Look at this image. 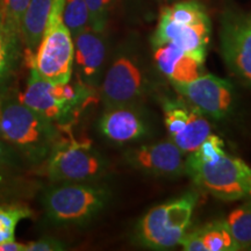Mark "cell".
I'll list each match as a JSON object with an SVG mask.
<instances>
[{"label":"cell","mask_w":251,"mask_h":251,"mask_svg":"<svg viewBox=\"0 0 251 251\" xmlns=\"http://www.w3.org/2000/svg\"><path fill=\"white\" fill-rule=\"evenodd\" d=\"M25 166L27 164L20 153L0 136V170L23 175Z\"/></svg>","instance_id":"4316f807"},{"label":"cell","mask_w":251,"mask_h":251,"mask_svg":"<svg viewBox=\"0 0 251 251\" xmlns=\"http://www.w3.org/2000/svg\"><path fill=\"white\" fill-rule=\"evenodd\" d=\"M240 250L251 247V199L235 208L226 219Z\"/></svg>","instance_id":"603a6c76"},{"label":"cell","mask_w":251,"mask_h":251,"mask_svg":"<svg viewBox=\"0 0 251 251\" xmlns=\"http://www.w3.org/2000/svg\"><path fill=\"white\" fill-rule=\"evenodd\" d=\"M172 86L207 118L222 120L234 109V85L221 77L206 72L192 81L172 84Z\"/></svg>","instance_id":"8fae6325"},{"label":"cell","mask_w":251,"mask_h":251,"mask_svg":"<svg viewBox=\"0 0 251 251\" xmlns=\"http://www.w3.org/2000/svg\"><path fill=\"white\" fill-rule=\"evenodd\" d=\"M31 216L33 211L23 201L0 202V243L15 240L19 224Z\"/></svg>","instance_id":"44dd1931"},{"label":"cell","mask_w":251,"mask_h":251,"mask_svg":"<svg viewBox=\"0 0 251 251\" xmlns=\"http://www.w3.org/2000/svg\"><path fill=\"white\" fill-rule=\"evenodd\" d=\"M163 118L169 140L190 155L212 134V126L206 115L186 99L166 98L162 102Z\"/></svg>","instance_id":"30bf717a"},{"label":"cell","mask_w":251,"mask_h":251,"mask_svg":"<svg viewBox=\"0 0 251 251\" xmlns=\"http://www.w3.org/2000/svg\"><path fill=\"white\" fill-rule=\"evenodd\" d=\"M197 200L196 193H186L150 209L136 226L140 244L153 250L178 246L190 227Z\"/></svg>","instance_id":"52a82bcc"},{"label":"cell","mask_w":251,"mask_h":251,"mask_svg":"<svg viewBox=\"0 0 251 251\" xmlns=\"http://www.w3.org/2000/svg\"><path fill=\"white\" fill-rule=\"evenodd\" d=\"M62 128L20 101L19 97L0 94V136L20 153L27 166H42Z\"/></svg>","instance_id":"6da1fadb"},{"label":"cell","mask_w":251,"mask_h":251,"mask_svg":"<svg viewBox=\"0 0 251 251\" xmlns=\"http://www.w3.org/2000/svg\"><path fill=\"white\" fill-rule=\"evenodd\" d=\"M67 246L58 238L52 236L41 237L36 241L26 243V251H63Z\"/></svg>","instance_id":"83f0119b"},{"label":"cell","mask_w":251,"mask_h":251,"mask_svg":"<svg viewBox=\"0 0 251 251\" xmlns=\"http://www.w3.org/2000/svg\"><path fill=\"white\" fill-rule=\"evenodd\" d=\"M153 61L171 84L188 83L206 74L205 61L190 55L174 43L156 47Z\"/></svg>","instance_id":"2e32d148"},{"label":"cell","mask_w":251,"mask_h":251,"mask_svg":"<svg viewBox=\"0 0 251 251\" xmlns=\"http://www.w3.org/2000/svg\"><path fill=\"white\" fill-rule=\"evenodd\" d=\"M63 20L72 37L90 27V15L85 0H64Z\"/></svg>","instance_id":"cb8c5ba5"},{"label":"cell","mask_w":251,"mask_h":251,"mask_svg":"<svg viewBox=\"0 0 251 251\" xmlns=\"http://www.w3.org/2000/svg\"><path fill=\"white\" fill-rule=\"evenodd\" d=\"M92 90L78 79L52 83L41 76L35 68L29 67V76L19 99L43 118L65 128L92 99Z\"/></svg>","instance_id":"7a4b0ae2"},{"label":"cell","mask_w":251,"mask_h":251,"mask_svg":"<svg viewBox=\"0 0 251 251\" xmlns=\"http://www.w3.org/2000/svg\"><path fill=\"white\" fill-rule=\"evenodd\" d=\"M220 47L231 74L251 87V12L225 9L220 20Z\"/></svg>","instance_id":"9c48e42d"},{"label":"cell","mask_w":251,"mask_h":251,"mask_svg":"<svg viewBox=\"0 0 251 251\" xmlns=\"http://www.w3.org/2000/svg\"><path fill=\"white\" fill-rule=\"evenodd\" d=\"M149 119L140 103L105 107L99 120V130L109 142L124 146L149 136Z\"/></svg>","instance_id":"4fadbf2b"},{"label":"cell","mask_w":251,"mask_h":251,"mask_svg":"<svg viewBox=\"0 0 251 251\" xmlns=\"http://www.w3.org/2000/svg\"><path fill=\"white\" fill-rule=\"evenodd\" d=\"M90 15V27L105 33L114 0H85Z\"/></svg>","instance_id":"484cf974"},{"label":"cell","mask_w":251,"mask_h":251,"mask_svg":"<svg viewBox=\"0 0 251 251\" xmlns=\"http://www.w3.org/2000/svg\"><path fill=\"white\" fill-rule=\"evenodd\" d=\"M0 251H26V243L18 242L15 240H9L0 243Z\"/></svg>","instance_id":"f1b7e54d"},{"label":"cell","mask_w":251,"mask_h":251,"mask_svg":"<svg viewBox=\"0 0 251 251\" xmlns=\"http://www.w3.org/2000/svg\"><path fill=\"white\" fill-rule=\"evenodd\" d=\"M211 34V23L199 25L178 24L159 15L158 24L151 36V45L156 48L165 43H174L190 55L205 61Z\"/></svg>","instance_id":"9a60e30c"},{"label":"cell","mask_w":251,"mask_h":251,"mask_svg":"<svg viewBox=\"0 0 251 251\" xmlns=\"http://www.w3.org/2000/svg\"><path fill=\"white\" fill-rule=\"evenodd\" d=\"M42 166L52 184L80 183L98 181L105 177L108 162L90 141L63 136Z\"/></svg>","instance_id":"8992f818"},{"label":"cell","mask_w":251,"mask_h":251,"mask_svg":"<svg viewBox=\"0 0 251 251\" xmlns=\"http://www.w3.org/2000/svg\"><path fill=\"white\" fill-rule=\"evenodd\" d=\"M159 15L178 24L199 25L211 23L205 5L198 0H181L175 2L163 8Z\"/></svg>","instance_id":"ffe728a7"},{"label":"cell","mask_w":251,"mask_h":251,"mask_svg":"<svg viewBox=\"0 0 251 251\" xmlns=\"http://www.w3.org/2000/svg\"><path fill=\"white\" fill-rule=\"evenodd\" d=\"M107 185L99 181L56 183L45 190L41 205L54 225H85L98 216L111 200Z\"/></svg>","instance_id":"3957f363"},{"label":"cell","mask_w":251,"mask_h":251,"mask_svg":"<svg viewBox=\"0 0 251 251\" xmlns=\"http://www.w3.org/2000/svg\"><path fill=\"white\" fill-rule=\"evenodd\" d=\"M37 185L24 175L0 170V202L23 201L33 196Z\"/></svg>","instance_id":"7402d4cb"},{"label":"cell","mask_w":251,"mask_h":251,"mask_svg":"<svg viewBox=\"0 0 251 251\" xmlns=\"http://www.w3.org/2000/svg\"><path fill=\"white\" fill-rule=\"evenodd\" d=\"M186 175L200 190L222 201L251 199V168L226 151L211 159L187 155Z\"/></svg>","instance_id":"277c9868"},{"label":"cell","mask_w":251,"mask_h":251,"mask_svg":"<svg viewBox=\"0 0 251 251\" xmlns=\"http://www.w3.org/2000/svg\"><path fill=\"white\" fill-rule=\"evenodd\" d=\"M20 39L5 27L0 18V94L4 93L6 84L17 65L20 56Z\"/></svg>","instance_id":"d6986e66"},{"label":"cell","mask_w":251,"mask_h":251,"mask_svg":"<svg viewBox=\"0 0 251 251\" xmlns=\"http://www.w3.org/2000/svg\"><path fill=\"white\" fill-rule=\"evenodd\" d=\"M184 153L171 140L144 144L125 151V161L131 168L155 177L175 178L186 174Z\"/></svg>","instance_id":"7c38bea8"},{"label":"cell","mask_w":251,"mask_h":251,"mask_svg":"<svg viewBox=\"0 0 251 251\" xmlns=\"http://www.w3.org/2000/svg\"><path fill=\"white\" fill-rule=\"evenodd\" d=\"M179 244L185 251H236L240 250L226 220L213 221L186 231Z\"/></svg>","instance_id":"e0dca14e"},{"label":"cell","mask_w":251,"mask_h":251,"mask_svg":"<svg viewBox=\"0 0 251 251\" xmlns=\"http://www.w3.org/2000/svg\"><path fill=\"white\" fill-rule=\"evenodd\" d=\"M52 0H30L21 24L20 40L28 54L34 55L45 30Z\"/></svg>","instance_id":"ac0fdd59"},{"label":"cell","mask_w":251,"mask_h":251,"mask_svg":"<svg viewBox=\"0 0 251 251\" xmlns=\"http://www.w3.org/2000/svg\"><path fill=\"white\" fill-rule=\"evenodd\" d=\"M64 0H52L40 43L28 57L29 67L52 83H68L74 74V40L63 20Z\"/></svg>","instance_id":"5b68a950"},{"label":"cell","mask_w":251,"mask_h":251,"mask_svg":"<svg viewBox=\"0 0 251 251\" xmlns=\"http://www.w3.org/2000/svg\"><path fill=\"white\" fill-rule=\"evenodd\" d=\"M29 1L30 0H0V18L2 24L19 39L21 24Z\"/></svg>","instance_id":"d4e9b609"},{"label":"cell","mask_w":251,"mask_h":251,"mask_svg":"<svg viewBox=\"0 0 251 251\" xmlns=\"http://www.w3.org/2000/svg\"><path fill=\"white\" fill-rule=\"evenodd\" d=\"M99 89L105 107L140 103L149 92L150 80L136 56L120 51L103 74Z\"/></svg>","instance_id":"ba28073f"},{"label":"cell","mask_w":251,"mask_h":251,"mask_svg":"<svg viewBox=\"0 0 251 251\" xmlns=\"http://www.w3.org/2000/svg\"><path fill=\"white\" fill-rule=\"evenodd\" d=\"M74 40V70L77 79L91 89H98L105 74L107 43L101 31L89 27Z\"/></svg>","instance_id":"5bb4252c"}]
</instances>
